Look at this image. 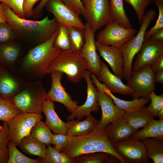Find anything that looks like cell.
<instances>
[{
	"instance_id": "cell-1",
	"label": "cell",
	"mask_w": 163,
	"mask_h": 163,
	"mask_svg": "<svg viewBox=\"0 0 163 163\" xmlns=\"http://www.w3.org/2000/svg\"><path fill=\"white\" fill-rule=\"evenodd\" d=\"M58 29L46 41L30 49L17 61L16 73L27 82L40 79L48 74V68L61 50L53 45Z\"/></svg>"
},
{
	"instance_id": "cell-2",
	"label": "cell",
	"mask_w": 163,
	"mask_h": 163,
	"mask_svg": "<svg viewBox=\"0 0 163 163\" xmlns=\"http://www.w3.org/2000/svg\"><path fill=\"white\" fill-rule=\"evenodd\" d=\"M7 22L11 26L17 40L34 46L50 39L59 28V23L54 18L50 19L48 15L40 21H33L19 17L5 4Z\"/></svg>"
},
{
	"instance_id": "cell-3",
	"label": "cell",
	"mask_w": 163,
	"mask_h": 163,
	"mask_svg": "<svg viewBox=\"0 0 163 163\" xmlns=\"http://www.w3.org/2000/svg\"><path fill=\"white\" fill-rule=\"evenodd\" d=\"M100 152L115 156L121 163H129L115 150L108 139L105 128H95L88 134L70 136L68 145L62 152L72 159L84 154Z\"/></svg>"
},
{
	"instance_id": "cell-4",
	"label": "cell",
	"mask_w": 163,
	"mask_h": 163,
	"mask_svg": "<svg viewBox=\"0 0 163 163\" xmlns=\"http://www.w3.org/2000/svg\"><path fill=\"white\" fill-rule=\"evenodd\" d=\"M47 92L40 79L27 82L23 89L11 100L22 112L41 114Z\"/></svg>"
},
{
	"instance_id": "cell-5",
	"label": "cell",
	"mask_w": 163,
	"mask_h": 163,
	"mask_svg": "<svg viewBox=\"0 0 163 163\" xmlns=\"http://www.w3.org/2000/svg\"><path fill=\"white\" fill-rule=\"evenodd\" d=\"M87 69V63L80 54L61 50L50 64L48 73L54 71L60 72L65 74L70 82L78 83Z\"/></svg>"
},
{
	"instance_id": "cell-6",
	"label": "cell",
	"mask_w": 163,
	"mask_h": 163,
	"mask_svg": "<svg viewBox=\"0 0 163 163\" xmlns=\"http://www.w3.org/2000/svg\"><path fill=\"white\" fill-rule=\"evenodd\" d=\"M156 15L155 10L154 9H151L145 13L137 35L120 48L123 59V78L126 81L131 75L133 61L135 55L139 51L145 40V33Z\"/></svg>"
},
{
	"instance_id": "cell-7",
	"label": "cell",
	"mask_w": 163,
	"mask_h": 163,
	"mask_svg": "<svg viewBox=\"0 0 163 163\" xmlns=\"http://www.w3.org/2000/svg\"><path fill=\"white\" fill-rule=\"evenodd\" d=\"M84 7L82 15L95 33L113 21L110 12L109 0H81Z\"/></svg>"
},
{
	"instance_id": "cell-8",
	"label": "cell",
	"mask_w": 163,
	"mask_h": 163,
	"mask_svg": "<svg viewBox=\"0 0 163 163\" xmlns=\"http://www.w3.org/2000/svg\"><path fill=\"white\" fill-rule=\"evenodd\" d=\"M41 114L21 111L7 122L8 129L9 142L18 146L21 139L30 134L31 130L36 122L42 120Z\"/></svg>"
},
{
	"instance_id": "cell-9",
	"label": "cell",
	"mask_w": 163,
	"mask_h": 163,
	"mask_svg": "<svg viewBox=\"0 0 163 163\" xmlns=\"http://www.w3.org/2000/svg\"><path fill=\"white\" fill-rule=\"evenodd\" d=\"M155 72L151 65H145L138 70L133 72L126 85L131 88L134 92L131 95L133 99L141 97L149 98V94L155 91Z\"/></svg>"
},
{
	"instance_id": "cell-10",
	"label": "cell",
	"mask_w": 163,
	"mask_h": 163,
	"mask_svg": "<svg viewBox=\"0 0 163 163\" xmlns=\"http://www.w3.org/2000/svg\"><path fill=\"white\" fill-rule=\"evenodd\" d=\"M137 32V30L133 28H126L112 21L107 24L104 28L99 32L97 42L120 48Z\"/></svg>"
},
{
	"instance_id": "cell-11",
	"label": "cell",
	"mask_w": 163,
	"mask_h": 163,
	"mask_svg": "<svg viewBox=\"0 0 163 163\" xmlns=\"http://www.w3.org/2000/svg\"><path fill=\"white\" fill-rule=\"evenodd\" d=\"M112 145L117 153L129 163L149 162L145 147L141 140L130 137Z\"/></svg>"
},
{
	"instance_id": "cell-12",
	"label": "cell",
	"mask_w": 163,
	"mask_h": 163,
	"mask_svg": "<svg viewBox=\"0 0 163 163\" xmlns=\"http://www.w3.org/2000/svg\"><path fill=\"white\" fill-rule=\"evenodd\" d=\"M91 72L85 70L83 74L87 83V97L85 103L76 107L75 110L67 117V120L77 118L80 120L84 117L91 115V112H96L100 110L98 99V91L96 86L92 82Z\"/></svg>"
},
{
	"instance_id": "cell-13",
	"label": "cell",
	"mask_w": 163,
	"mask_h": 163,
	"mask_svg": "<svg viewBox=\"0 0 163 163\" xmlns=\"http://www.w3.org/2000/svg\"><path fill=\"white\" fill-rule=\"evenodd\" d=\"M85 25V40L80 54L87 63V70L97 77L101 69V60L97 52L95 33L87 22Z\"/></svg>"
},
{
	"instance_id": "cell-14",
	"label": "cell",
	"mask_w": 163,
	"mask_h": 163,
	"mask_svg": "<svg viewBox=\"0 0 163 163\" xmlns=\"http://www.w3.org/2000/svg\"><path fill=\"white\" fill-rule=\"evenodd\" d=\"M44 8L52 14L59 23L68 27L84 29L79 14L65 5L61 0H48Z\"/></svg>"
},
{
	"instance_id": "cell-15",
	"label": "cell",
	"mask_w": 163,
	"mask_h": 163,
	"mask_svg": "<svg viewBox=\"0 0 163 163\" xmlns=\"http://www.w3.org/2000/svg\"><path fill=\"white\" fill-rule=\"evenodd\" d=\"M50 73L51 86L50 90L47 93L46 99L63 104L68 111L72 112L78 106V102L72 99L71 96L62 85L61 80L64 73L56 71Z\"/></svg>"
},
{
	"instance_id": "cell-16",
	"label": "cell",
	"mask_w": 163,
	"mask_h": 163,
	"mask_svg": "<svg viewBox=\"0 0 163 163\" xmlns=\"http://www.w3.org/2000/svg\"><path fill=\"white\" fill-rule=\"evenodd\" d=\"M27 82L19 75L9 72L0 65V95L5 99L11 101Z\"/></svg>"
},
{
	"instance_id": "cell-17",
	"label": "cell",
	"mask_w": 163,
	"mask_h": 163,
	"mask_svg": "<svg viewBox=\"0 0 163 163\" xmlns=\"http://www.w3.org/2000/svg\"><path fill=\"white\" fill-rule=\"evenodd\" d=\"M163 54V42L150 38L145 40L133 64L132 71H136L145 65H151Z\"/></svg>"
},
{
	"instance_id": "cell-18",
	"label": "cell",
	"mask_w": 163,
	"mask_h": 163,
	"mask_svg": "<svg viewBox=\"0 0 163 163\" xmlns=\"http://www.w3.org/2000/svg\"><path fill=\"white\" fill-rule=\"evenodd\" d=\"M99 105L102 110L101 119L96 128L103 129L122 116L125 112L117 107L111 97L101 88L96 86Z\"/></svg>"
},
{
	"instance_id": "cell-19",
	"label": "cell",
	"mask_w": 163,
	"mask_h": 163,
	"mask_svg": "<svg viewBox=\"0 0 163 163\" xmlns=\"http://www.w3.org/2000/svg\"><path fill=\"white\" fill-rule=\"evenodd\" d=\"M96 44L100 55L108 63L114 74L122 79L123 59L120 48L97 41Z\"/></svg>"
},
{
	"instance_id": "cell-20",
	"label": "cell",
	"mask_w": 163,
	"mask_h": 163,
	"mask_svg": "<svg viewBox=\"0 0 163 163\" xmlns=\"http://www.w3.org/2000/svg\"><path fill=\"white\" fill-rule=\"evenodd\" d=\"M101 69L97 79L103 84L112 92L122 95H131L133 90L126 84L124 83L121 79L112 73L108 66L102 60Z\"/></svg>"
},
{
	"instance_id": "cell-21",
	"label": "cell",
	"mask_w": 163,
	"mask_h": 163,
	"mask_svg": "<svg viewBox=\"0 0 163 163\" xmlns=\"http://www.w3.org/2000/svg\"><path fill=\"white\" fill-rule=\"evenodd\" d=\"M22 50V44L18 41L0 44V65L16 74V63L20 59Z\"/></svg>"
},
{
	"instance_id": "cell-22",
	"label": "cell",
	"mask_w": 163,
	"mask_h": 163,
	"mask_svg": "<svg viewBox=\"0 0 163 163\" xmlns=\"http://www.w3.org/2000/svg\"><path fill=\"white\" fill-rule=\"evenodd\" d=\"M104 128L108 139L111 144L130 137L138 131L130 126L122 116L108 124Z\"/></svg>"
},
{
	"instance_id": "cell-23",
	"label": "cell",
	"mask_w": 163,
	"mask_h": 163,
	"mask_svg": "<svg viewBox=\"0 0 163 163\" xmlns=\"http://www.w3.org/2000/svg\"><path fill=\"white\" fill-rule=\"evenodd\" d=\"M90 75L92 82L94 85L101 88L111 97L115 105L125 112L139 108L150 101L149 98H147L141 97L139 99H134L131 101H125L117 98L103 83H102L98 81L95 75L91 73Z\"/></svg>"
},
{
	"instance_id": "cell-24",
	"label": "cell",
	"mask_w": 163,
	"mask_h": 163,
	"mask_svg": "<svg viewBox=\"0 0 163 163\" xmlns=\"http://www.w3.org/2000/svg\"><path fill=\"white\" fill-rule=\"evenodd\" d=\"M42 111L46 117L45 123L54 133L67 134V123L62 120L58 117L55 110L53 102L46 99L43 103Z\"/></svg>"
},
{
	"instance_id": "cell-25",
	"label": "cell",
	"mask_w": 163,
	"mask_h": 163,
	"mask_svg": "<svg viewBox=\"0 0 163 163\" xmlns=\"http://www.w3.org/2000/svg\"><path fill=\"white\" fill-rule=\"evenodd\" d=\"M122 117L130 126L137 130L143 127L154 117L145 105L139 108L125 112Z\"/></svg>"
},
{
	"instance_id": "cell-26",
	"label": "cell",
	"mask_w": 163,
	"mask_h": 163,
	"mask_svg": "<svg viewBox=\"0 0 163 163\" xmlns=\"http://www.w3.org/2000/svg\"><path fill=\"white\" fill-rule=\"evenodd\" d=\"M99 122L91 115L86 116V119L82 121L68 120L67 134L71 136L88 134L97 127Z\"/></svg>"
},
{
	"instance_id": "cell-27",
	"label": "cell",
	"mask_w": 163,
	"mask_h": 163,
	"mask_svg": "<svg viewBox=\"0 0 163 163\" xmlns=\"http://www.w3.org/2000/svg\"><path fill=\"white\" fill-rule=\"evenodd\" d=\"M140 131H137L130 137L142 140L151 138L163 141V120H156L154 119L148 123Z\"/></svg>"
},
{
	"instance_id": "cell-28",
	"label": "cell",
	"mask_w": 163,
	"mask_h": 163,
	"mask_svg": "<svg viewBox=\"0 0 163 163\" xmlns=\"http://www.w3.org/2000/svg\"><path fill=\"white\" fill-rule=\"evenodd\" d=\"M18 146L23 152L29 155L37 156L43 159L46 157V145L37 140L30 134L23 138Z\"/></svg>"
},
{
	"instance_id": "cell-29",
	"label": "cell",
	"mask_w": 163,
	"mask_h": 163,
	"mask_svg": "<svg viewBox=\"0 0 163 163\" xmlns=\"http://www.w3.org/2000/svg\"><path fill=\"white\" fill-rule=\"evenodd\" d=\"M124 0H109V8L113 21L120 25L132 28V24L126 14L124 6Z\"/></svg>"
},
{
	"instance_id": "cell-30",
	"label": "cell",
	"mask_w": 163,
	"mask_h": 163,
	"mask_svg": "<svg viewBox=\"0 0 163 163\" xmlns=\"http://www.w3.org/2000/svg\"><path fill=\"white\" fill-rule=\"evenodd\" d=\"M73 163H120L116 157L105 152H97L81 155L74 158Z\"/></svg>"
},
{
	"instance_id": "cell-31",
	"label": "cell",
	"mask_w": 163,
	"mask_h": 163,
	"mask_svg": "<svg viewBox=\"0 0 163 163\" xmlns=\"http://www.w3.org/2000/svg\"><path fill=\"white\" fill-rule=\"evenodd\" d=\"M146 149L148 158L154 163H163V141L147 138L142 140Z\"/></svg>"
},
{
	"instance_id": "cell-32",
	"label": "cell",
	"mask_w": 163,
	"mask_h": 163,
	"mask_svg": "<svg viewBox=\"0 0 163 163\" xmlns=\"http://www.w3.org/2000/svg\"><path fill=\"white\" fill-rule=\"evenodd\" d=\"M30 134L34 138L47 146L52 144L53 134L45 123L39 120L32 128Z\"/></svg>"
},
{
	"instance_id": "cell-33",
	"label": "cell",
	"mask_w": 163,
	"mask_h": 163,
	"mask_svg": "<svg viewBox=\"0 0 163 163\" xmlns=\"http://www.w3.org/2000/svg\"><path fill=\"white\" fill-rule=\"evenodd\" d=\"M68 29L72 52L80 54L85 42L84 29L69 26Z\"/></svg>"
},
{
	"instance_id": "cell-34",
	"label": "cell",
	"mask_w": 163,
	"mask_h": 163,
	"mask_svg": "<svg viewBox=\"0 0 163 163\" xmlns=\"http://www.w3.org/2000/svg\"><path fill=\"white\" fill-rule=\"evenodd\" d=\"M53 45L55 47L59 49L62 51L72 52L68 26L59 23L58 31Z\"/></svg>"
},
{
	"instance_id": "cell-35",
	"label": "cell",
	"mask_w": 163,
	"mask_h": 163,
	"mask_svg": "<svg viewBox=\"0 0 163 163\" xmlns=\"http://www.w3.org/2000/svg\"><path fill=\"white\" fill-rule=\"evenodd\" d=\"M16 146L8 142V158L7 163H42L40 159H33L26 156L17 148Z\"/></svg>"
},
{
	"instance_id": "cell-36",
	"label": "cell",
	"mask_w": 163,
	"mask_h": 163,
	"mask_svg": "<svg viewBox=\"0 0 163 163\" xmlns=\"http://www.w3.org/2000/svg\"><path fill=\"white\" fill-rule=\"evenodd\" d=\"M41 159L42 163H73V159L65 153L58 152L51 146L46 148L45 158H41Z\"/></svg>"
},
{
	"instance_id": "cell-37",
	"label": "cell",
	"mask_w": 163,
	"mask_h": 163,
	"mask_svg": "<svg viewBox=\"0 0 163 163\" xmlns=\"http://www.w3.org/2000/svg\"><path fill=\"white\" fill-rule=\"evenodd\" d=\"M21 111L17 109L11 100L6 99L0 95V120L7 122Z\"/></svg>"
},
{
	"instance_id": "cell-38",
	"label": "cell",
	"mask_w": 163,
	"mask_h": 163,
	"mask_svg": "<svg viewBox=\"0 0 163 163\" xmlns=\"http://www.w3.org/2000/svg\"><path fill=\"white\" fill-rule=\"evenodd\" d=\"M0 131V163H7L8 158V129L7 122L3 121Z\"/></svg>"
},
{
	"instance_id": "cell-39",
	"label": "cell",
	"mask_w": 163,
	"mask_h": 163,
	"mask_svg": "<svg viewBox=\"0 0 163 163\" xmlns=\"http://www.w3.org/2000/svg\"><path fill=\"white\" fill-rule=\"evenodd\" d=\"M133 8L141 25L146 8L154 0H124Z\"/></svg>"
},
{
	"instance_id": "cell-40",
	"label": "cell",
	"mask_w": 163,
	"mask_h": 163,
	"mask_svg": "<svg viewBox=\"0 0 163 163\" xmlns=\"http://www.w3.org/2000/svg\"><path fill=\"white\" fill-rule=\"evenodd\" d=\"M149 98L151 103L147 107V110L154 117H157L158 113L163 108V94L158 95L153 91L149 94Z\"/></svg>"
},
{
	"instance_id": "cell-41",
	"label": "cell",
	"mask_w": 163,
	"mask_h": 163,
	"mask_svg": "<svg viewBox=\"0 0 163 163\" xmlns=\"http://www.w3.org/2000/svg\"><path fill=\"white\" fill-rule=\"evenodd\" d=\"M17 41L11 26L7 22H0V44Z\"/></svg>"
},
{
	"instance_id": "cell-42",
	"label": "cell",
	"mask_w": 163,
	"mask_h": 163,
	"mask_svg": "<svg viewBox=\"0 0 163 163\" xmlns=\"http://www.w3.org/2000/svg\"><path fill=\"white\" fill-rule=\"evenodd\" d=\"M154 3L158 10V15L155 24L149 30L146 31L145 34L144 39L150 38L152 34L158 30L163 28V2L158 0H154Z\"/></svg>"
},
{
	"instance_id": "cell-43",
	"label": "cell",
	"mask_w": 163,
	"mask_h": 163,
	"mask_svg": "<svg viewBox=\"0 0 163 163\" xmlns=\"http://www.w3.org/2000/svg\"><path fill=\"white\" fill-rule=\"evenodd\" d=\"M70 136L67 134L57 133L53 134L52 144L54 148L58 152H62L68 145Z\"/></svg>"
},
{
	"instance_id": "cell-44",
	"label": "cell",
	"mask_w": 163,
	"mask_h": 163,
	"mask_svg": "<svg viewBox=\"0 0 163 163\" xmlns=\"http://www.w3.org/2000/svg\"><path fill=\"white\" fill-rule=\"evenodd\" d=\"M24 0H0L2 3L9 7L12 11L20 18H26L23 10Z\"/></svg>"
},
{
	"instance_id": "cell-45",
	"label": "cell",
	"mask_w": 163,
	"mask_h": 163,
	"mask_svg": "<svg viewBox=\"0 0 163 163\" xmlns=\"http://www.w3.org/2000/svg\"><path fill=\"white\" fill-rule=\"evenodd\" d=\"M67 6L78 14H83L84 7L81 0H61Z\"/></svg>"
},
{
	"instance_id": "cell-46",
	"label": "cell",
	"mask_w": 163,
	"mask_h": 163,
	"mask_svg": "<svg viewBox=\"0 0 163 163\" xmlns=\"http://www.w3.org/2000/svg\"><path fill=\"white\" fill-rule=\"evenodd\" d=\"M41 0H24L23 5V10L26 18L32 16L33 7L35 4Z\"/></svg>"
},
{
	"instance_id": "cell-47",
	"label": "cell",
	"mask_w": 163,
	"mask_h": 163,
	"mask_svg": "<svg viewBox=\"0 0 163 163\" xmlns=\"http://www.w3.org/2000/svg\"><path fill=\"white\" fill-rule=\"evenodd\" d=\"M48 0H41L38 5L33 9L32 16L34 19H37L43 15L44 6Z\"/></svg>"
},
{
	"instance_id": "cell-48",
	"label": "cell",
	"mask_w": 163,
	"mask_h": 163,
	"mask_svg": "<svg viewBox=\"0 0 163 163\" xmlns=\"http://www.w3.org/2000/svg\"><path fill=\"white\" fill-rule=\"evenodd\" d=\"M151 66L155 72L163 70V54L156 59Z\"/></svg>"
},
{
	"instance_id": "cell-49",
	"label": "cell",
	"mask_w": 163,
	"mask_h": 163,
	"mask_svg": "<svg viewBox=\"0 0 163 163\" xmlns=\"http://www.w3.org/2000/svg\"><path fill=\"white\" fill-rule=\"evenodd\" d=\"M150 38L163 42V28L159 29L155 32L152 34Z\"/></svg>"
},
{
	"instance_id": "cell-50",
	"label": "cell",
	"mask_w": 163,
	"mask_h": 163,
	"mask_svg": "<svg viewBox=\"0 0 163 163\" xmlns=\"http://www.w3.org/2000/svg\"><path fill=\"white\" fill-rule=\"evenodd\" d=\"M7 22V17L5 10V4L0 3V22Z\"/></svg>"
},
{
	"instance_id": "cell-51",
	"label": "cell",
	"mask_w": 163,
	"mask_h": 163,
	"mask_svg": "<svg viewBox=\"0 0 163 163\" xmlns=\"http://www.w3.org/2000/svg\"><path fill=\"white\" fill-rule=\"evenodd\" d=\"M155 83L163 84V70L155 73Z\"/></svg>"
},
{
	"instance_id": "cell-52",
	"label": "cell",
	"mask_w": 163,
	"mask_h": 163,
	"mask_svg": "<svg viewBox=\"0 0 163 163\" xmlns=\"http://www.w3.org/2000/svg\"><path fill=\"white\" fill-rule=\"evenodd\" d=\"M157 116L159 120H163V108L161 109L158 113Z\"/></svg>"
},
{
	"instance_id": "cell-53",
	"label": "cell",
	"mask_w": 163,
	"mask_h": 163,
	"mask_svg": "<svg viewBox=\"0 0 163 163\" xmlns=\"http://www.w3.org/2000/svg\"><path fill=\"white\" fill-rule=\"evenodd\" d=\"M3 129V126L0 125V131L1 130Z\"/></svg>"
},
{
	"instance_id": "cell-54",
	"label": "cell",
	"mask_w": 163,
	"mask_h": 163,
	"mask_svg": "<svg viewBox=\"0 0 163 163\" xmlns=\"http://www.w3.org/2000/svg\"><path fill=\"white\" fill-rule=\"evenodd\" d=\"M159 0L161 2H163V0Z\"/></svg>"
}]
</instances>
